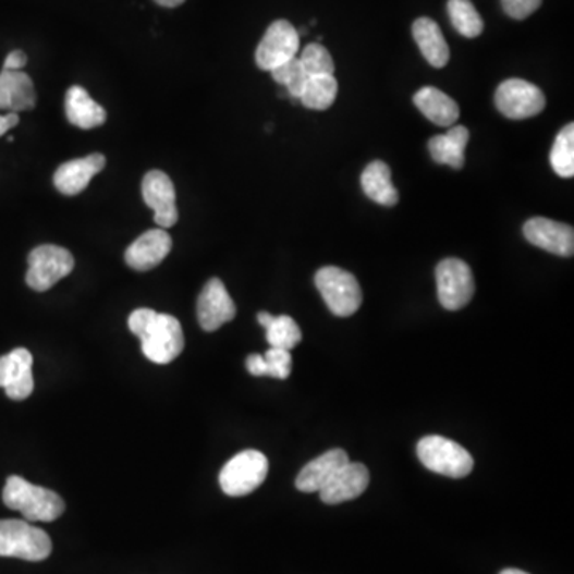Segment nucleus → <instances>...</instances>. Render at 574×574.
Here are the masks:
<instances>
[{"mask_svg": "<svg viewBox=\"0 0 574 574\" xmlns=\"http://www.w3.org/2000/svg\"><path fill=\"white\" fill-rule=\"evenodd\" d=\"M129 328L141 340L144 356L155 364L173 363L184 352V332L174 316L137 308L130 315Z\"/></svg>", "mask_w": 574, "mask_h": 574, "instance_id": "nucleus-1", "label": "nucleus"}, {"mask_svg": "<svg viewBox=\"0 0 574 574\" xmlns=\"http://www.w3.org/2000/svg\"><path fill=\"white\" fill-rule=\"evenodd\" d=\"M3 503L20 511L27 522H53L64 512L60 494L48 488L33 486L20 476H10L3 487Z\"/></svg>", "mask_w": 574, "mask_h": 574, "instance_id": "nucleus-2", "label": "nucleus"}, {"mask_svg": "<svg viewBox=\"0 0 574 574\" xmlns=\"http://www.w3.org/2000/svg\"><path fill=\"white\" fill-rule=\"evenodd\" d=\"M418 459L423 466L432 473L452 479H463L469 476L474 460L460 443L442 438V436H426L417 445Z\"/></svg>", "mask_w": 574, "mask_h": 574, "instance_id": "nucleus-3", "label": "nucleus"}, {"mask_svg": "<svg viewBox=\"0 0 574 574\" xmlns=\"http://www.w3.org/2000/svg\"><path fill=\"white\" fill-rule=\"evenodd\" d=\"M51 553V539L27 521H0V557L42 562Z\"/></svg>", "mask_w": 574, "mask_h": 574, "instance_id": "nucleus-4", "label": "nucleus"}, {"mask_svg": "<svg viewBox=\"0 0 574 574\" xmlns=\"http://www.w3.org/2000/svg\"><path fill=\"white\" fill-rule=\"evenodd\" d=\"M315 284L326 305L339 318H349L363 304V291L354 274L339 267H322L315 277Z\"/></svg>", "mask_w": 574, "mask_h": 574, "instance_id": "nucleus-5", "label": "nucleus"}, {"mask_svg": "<svg viewBox=\"0 0 574 574\" xmlns=\"http://www.w3.org/2000/svg\"><path fill=\"white\" fill-rule=\"evenodd\" d=\"M267 474V456L259 450H244L222 467L219 484L223 493L229 497H246L262 486Z\"/></svg>", "mask_w": 574, "mask_h": 574, "instance_id": "nucleus-6", "label": "nucleus"}, {"mask_svg": "<svg viewBox=\"0 0 574 574\" xmlns=\"http://www.w3.org/2000/svg\"><path fill=\"white\" fill-rule=\"evenodd\" d=\"M26 284L33 291L45 292L60 283L74 270V257L57 244H42L30 251L27 257Z\"/></svg>", "mask_w": 574, "mask_h": 574, "instance_id": "nucleus-7", "label": "nucleus"}, {"mask_svg": "<svg viewBox=\"0 0 574 574\" xmlns=\"http://www.w3.org/2000/svg\"><path fill=\"white\" fill-rule=\"evenodd\" d=\"M494 105L508 119L525 120L545 111L546 96L530 82L509 78L494 93Z\"/></svg>", "mask_w": 574, "mask_h": 574, "instance_id": "nucleus-8", "label": "nucleus"}, {"mask_svg": "<svg viewBox=\"0 0 574 574\" xmlns=\"http://www.w3.org/2000/svg\"><path fill=\"white\" fill-rule=\"evenodd\" d=\"M436 283H438L439 302L450 312L466 307L476 291L469 266L453 257L442 260L436 268Z\"/></svg>", "mask_w": 574, "mask_h": 574, "instance_id": "nucleus-9", "label": "nucleus"}, {"mask_svg": "<svg viewBox=\"0 0 574 574\" xmlns=\"http://www.w3.org/2000/svg\"><path fill=\"white\" fill-rule=\"evenodd\" d=\"M301 34L286 20H278L268 26L266 36L256 50V63L262 71L271 72L297 58Z\"/></svg>", "mask_w": 574, "mask_h": 574, "instance_id": "nucleus-10", "label": "nucleus"}, {"mask_svg": "<svg viewBox=\"0 0 574 574\" xmlns=\"http://www.w3.org/2000/svg\"><path fill=\"white\" fill-rule=\"evenodd\" d=\"M143 198L154 211V221L160 229H171L179 219L176 188L163 171L154 170L143 179Z\"/></svg>", "mask_w": 574, "mask_h": 574, "instance_id": "nucleus-11", "label": "nucleus"}, {"mask_svg": "<svg viewBox=\"0 0 574 574\" xmlns=\"http://www.w3.org/2000/svg\"><path fill=\"white\" fill-rule=\"evenodd\" d=\"M197 315L199 326L206 332L218 331L235 318V302L219 278H211L203 288L198 297Z\"/></svg>", "mask_w": 574, "mask_h": 574, "instance_id": "nucleus-12", "label": "nucleus"}, {"mask_svg": "<svg viewBox=\"0 0 574 574\" xmlns=\"http://www.w3.org/2000/svg\"><path fill=\"white\" fill-rule=\"evenodd\" d=\"M0 388L13 401H24L33 394V354L26 349H16L0 357Z\"/></svg>", "mask_w": 574, "mask_h": 574, "instance_id": "nucleus-13", "label": "nucleus"}, {"mask_svg": "<svg viewBox=\"0 0 574 574\" xmlns=\"http://www.w3.org/2000/svg\"><path fill=\"white\" fill-rule=\"evenodd\" d=\"M524 235L533 246L560 257H572L574 230L572 225L552 219L533 218L524 225Z\"/></svg>", "mask_w": 574, "mask_h": 574, "instance_id": "nucleus-14", "label": "nucleus"}, {"mask_svg": "<svg viewBox=\"0 0 574 574\" xmlns=\"http://www.w3.org/2000/svg\"><path fill=\"white\" fill-rule=\"evenodd\" d=\"M173 247V240L164 229H154L143 233L130 244L125 253L126 266L137 271H149L160 266Z\"/></svg>", "mask_w": 574, "mask_h": 574, "instance_id": "nucleus-15", "label": "nucleus"}, {"mask_svg": "<svg viewBox=\"0 0 574 574\" xmlns=\"http://www.w3.org/2000/svg\"><path fill=\"white\" fill-rule=\"evenodd\" d=\"M369 469L364 464L349 462L343 464L328 486L319 491L322 503L340 504L356 500L369 487Z\"/></svg>", "mask_w": 574, "mask_h": 574, "instance_id": "nucleus-16", "label": "nucleus"}, {"mask_svg": "<svg viewBox=\"0 0 574 574\" xmlns=\"http://www.w3.org/2000/svg\"><path fill=\"white\" fill-rule=\"evenodd\" d=\"M106 167V157L102 154H91L85 158L66 161L58 168L53 176V184L58 191L68 197L82 194L88 187L91 179L101 173Z\"/></svg>", "mask_w": 574, "mask_h": 574, "instance_id": "nucleus-17", "label": "nucleus"}, {"mask_svg": "<svg viewBox=\"0 0 574 574\" xmlns=\"http://www.w3.org/2000/svg\"><path fill=\"white\" fill-rule=\"evenodd\" d=\"M36 88L33 78L23 71L0 72V112L33 111L36 108Z\"/></svg>", "mask_w": 574, "mask_h": 574, "instance_id": "nucleus-18", "label": "nucleus"}, {"mask_svg": "<svg viewBox=\"0 0 574 574\" xmlns=\"http://www.w3.org/2000/svg\"><path fill=\"white\" fill-rule=\"evenodd\" d=\"M350 462L345 450L333 449L329 452L322 453L318 459L309 462L304 469L298 473L295 487L304 493H313V491H321L328 486L329 480L335 476L337 471Z\"/></svg>", "mask_w": 574, "mask_h": 574, "instance_id": "nucleus-19", "label": "nucleus"}, {"mask_svg": "<svg viewBox=\"0 0 574 574\" xmlns=\"http://www.w3.org/2000/svg\"><path fill=\"white\" fill-rule=\"evenodd\" d=\"M66 117L69 123L81 130H93L108 120L105 108L98 105L84 87H71L66 93Z\"/></svg>", "mask_w": 574, "mask_h": 574, "instance_id": "nucleus-20", "label": "nucleus"}, {"mask_svg": "<svg viewBox=\"0 0 574 574\" xmlns=\"http://www.w3.org/2000/svg\"><path fill=\"white\" fill-rule=\"evenodd\" d=\"M414 102L420 109L423 115L431 120L435 125L450 129L460 119L459 105L441 89L435 87L422 88L414 96Z\"/></svg>", "mask_w": 574, "mask_h": 574, "instance_id": "nucleus-21", "label": "nucleus"}, {"mask_svg": "<svg viewBox=\"0 0 574 574\" xmlns=\"http://www.w3.org/2000/svg\"><path fill=\"white\" fill-rule=\"evenodd\" d=\"M412 33L425 60L432 68H445L450 60V48L438 23L431 19H418L412 27Z\"/></svg>", "mask_w": 574, "mask_h": 574, "instance_id": "nucleus-22", "label": "nucleus"}, {"mask_svg": "<svg viewBox=\"0 0 574 574\" xmlns=\"http://www.w3.org/2000/svg\"><path fill=\"white\" fill-rule=\"evenodd\" d=\"M467 143H469V132L466 126H450L449 132L429 141V154L436 163L449 164L453 170H462Z\"/></svg>", "mask_w": 574, "mask_h": 574, "instance_id": "nucleus-23", "label": "nucleus"}, {"mask_svg": "<svg viewBox=\"0 0 574 574\" xmlns=\"http://www.w3.org/2000/svg\"><path fill=\"white\" fill-rule=\"evenodd\" d=\"M361 185H363L364 194L378 205L394 206L399 201L396 187L391 181L390 167L383 161H373L364 170L363 176H361Z\"/></svg>", "mask_w": 574, "mask_h": 574, "instance_id": "nucleus-24", "label": "nucleus"}, {"mask_svg": "<svg viewBox=\"0 0 574 574\" xmlns=\"http://www.w3.org/2000/svg\"><path fill=\"white\" fill-rule=\"evenodd\" d=\"M337 93L339 84L333 75H313L308 78L298 101L313 111H326L335 101Z\"/></svg>", "mask_w": 574, "mask_h": 574, "instance_id": "nucleus-25", "label": "nucleus"}, {"mask_svg": "<svg viewBox=\"0 0 574 574\" xmlns=\"http://www.w3.org/2000/svg\"><path fill=\"white\" fill-rule=\"evenodd\" d=\"M450 22L453 27L467 39L479 37L484 30L483 16L477 12L471 0H449Z\"/></svg>", "mask_w": 574, "mask_h": 574, "instance_id": "nucleus-26", "label": "nucleus"}, {"mask_svg": "<svg viewBox=\"0 0 574 574\" xmlns=\"http://www.w3.org/2000/svg\"><path fill=\"white\" fill-rule=\"evenodd\" d=\"M552 170L560 178L574 176V125L563 126L551 150Z\"/></svg>", "mask_w": 574, "mask_h": 574, "instance_id": "nucleus-27", "label": "nucleus"}, {"mask_svg": "<svg viewBox=\"0 0 574 574\" xmlns=\"http://www.w3.org/2000/svg\"><path fill=\"white\" fill-rule=\"evenodd\" d=\"M266 331L267 342L270 343L271 349H281L291 352L292 349H295L302 342L301 328L288 315L273 316Z\"/></svg>", "mask_w": 574, "mask_h": 574, "instance_id": "nucleus-28", "label": "nucleus"}, {"mask_svg": "<svg viewBox=\"0 0 574 574\" xmlns=\"http://www.w3.org/2000/svg\"><path fill=\"white\" fill-rule=\"evenodd\" d=\"M271 77L277 84L283 85L286 88L288 95L292 99L301 98L304 93L305 85H307L309 75L305 68L302 66L301 60L294 58V60L288 61L283 66L273 69L271 71Z\"/></svg>", "mask_w": 574, "mask_h": 574, "instance_id": "nucleus-29", "label": "nucleus"}, {"mask_svg": "<svg viewBox=\"0 0 574 574\" xmlns=\"http://www.w3.org/2000/svg\"><path fill=\"white\" fill-rule=\"evenodd\" d=\"M302 66L305 68L309 77L313 75H333V60L331 53L321 44H309L302 51Z\"/></svg>", "mask_w": 574, "mask_h": 574, "instance_id": "nucleus-30", "label": "nucleus"}, {"mask_svg": "<svg viewBox=\"0 0 574 574\" xmlns=\"http://www.w3.org/2000/svg\"><path fill=\"white\" fill-rule=\"evenodd\" d=\"M264 359H266L267 364V377L286 380L291 376L292 356L288 350L270 349Z\"/></svg>", "mask_w": 574, "mask_h": 574, "instance_id": "nucleus-31", "label": "nucleus"}, {"mask_svg": "<svg viewBox=\"0 0 574 574\" xmlns=\"http://www.w3.org/2000/svg\"><path fill=\"white\" fill-rule=\"evenodd\" d=\"M504 12L511 19L525 20L541 7L542 0H501Z\"/></svg>", "mask_w": 574, "mask_h": 574, "instance_id": "nucleus-32", "label": "nucleus"}, {"mask_svg": "<svg viewBox=\"0 0 574 574\" xmlns=\"http://www.w3.org/2000/svg\"><path fill=\"white\" fill-rule=\"evenodd\" d=\"M27 64L26 53L22 50H13L7 54L5 61H3V68L5 71H22Z\"/></svg>", "mask_w": 574, "mask_h": 574, "instance_id": "nucleus-33", "label": "nucleus"}, {"mask_svg": "<svg viewBox=\"0 0 574 574\" xmlns=\"http://www.w3.org/2000/svg\"><path fill=\"white\" fill-rule=\"evenodd\" d=\"M246 367L251 376L267 377V364L260 354H251L246 359Z\"/></svg>", "mask_w": 574, "mask_h": 574, "instance_id": "nucleus-34", "label": "nucleus"}, {"mask_svg": "<svg viewBox=\"0 0 574 574\" xmlns=\"http://www.w3.org/2000/svg\"><path fill=\"white\" fill-rule=\"evenodd\" d=\"M20 123V115L15 112L0 113V137L15 129Z\"/></svg>", "mask_w": 574, "mask_h": 574, "instance_id": "nucleus-35", "label": "nucleus"}, {"mask_svg": "<svg viewBox=\"0 0 574 574\" xmlns=\"http://www.w3.org/2000/svg\"><path fill=\"white\" fill-rule=\"evenodd\" d=\"M155 2H157L158 5L167 7V9H174V7L182 5L185 0H155Z\"/></svg>", "mask_w": 574, "mask_h": 574, "instance_id": "nucleus-36", "label": "nucleus"}, {"mask_svg": "<svg viewBox=\"0 0 574 574\" xmlns=\"http://www.w3.org/2000/svg\"><path fill=\"white\" fill-rule=\"evenodd\" d=\"M500 574H528V573L522 572V570L508 569V570H504V572H501Z\"/></svg>", "mask_w": 574, "mask_h": 574, "instance_id": "nucleus-37", "label": "nucleus"}]
</instances>
